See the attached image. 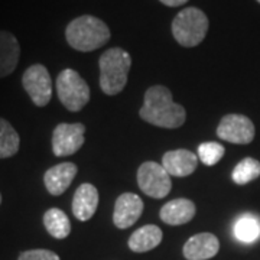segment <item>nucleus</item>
<instances>
[{
	"label": "nucleus",
	"instance_id": "f257e3e1",
	"mask_svg": "<svg viewBox=\"0 0 260 260\" xmlns=\"http://www.w3.org/2000/svg\"><path fill=\"white\" fill-rule=\"evenodd\" d=\"M139 116L142 120L164 129H177L185 123V109L172 100V93L165 85H152L145 93Z\"/></svg>",
	"mask_w": 260,
	"mask_h": 260
},
{
	"label": "nucleus",
	"instance_id": "f03ea898",
	"mask_svg": "<svg viewBox=\"0 0 260 260\" xmlns=\"http://www.w3.org/2000/svg\"><path fill=\"white\" fill-rule=\"evenodd\" d=\"M110 29L102 19L83 15L71 20L65 29L68 45L80 52H91L104 47L110 41Z\"/></svg>",
	"mask_w": 260,
	"mask_h": 260
},
{
	"label": "nucleus",
	"instance_id": "7ed1b4c3",
	"mask_svg": "<svg viewBox=\"0 0 260 260\" xmlns=\"http://www.w3.org/2000/svg\"><path fill=\"white\" fill-rule=\"evenodd\" d=\"M132 67V56L120 47L107 49L99 59L100 87L107 95H116L126 87Z\"/></svg>",
	"mask_w": 260,
	"mask_h": 260
},
{
	"label": "nucleus",
	"instance_id": "20e7f679",
	"mask_svg": "<svg viewBox=\"0 0 260 260\" xmlns=\"http://www.w3.org/2000/svg\"><path fill=\"white\" fill-rule=\"evenodd\" d=\"M172 35L181 47H198L207 37L210 20L198 8L181 10L172 20Z\"/></svg>",
	"mask_w": 260,
	"mask_h": 260
},
{
	"label": "nucleus",
	"instance_id": "39448f33",
	"mask_svg": "<svg viewBox=\"0 0 260 260\" xmlns=\"http://www.w3.org/2000/svg\"><path fill=\"white\" fill-rule=\"evenodd\" d=\"M55 85L59 102L70 112H80L90 102V87L75 70H62L56 77Z\"/></svg>",
	"mask_w": 260,
	"mask_h": 260
},
{
	"label": "nucleus",
	"instance_id": "423d86ee",
	"mask_svg": "<svg viewBox=\"0 0 260 260\" xmlns=\"http://www.w3.org/2000/svg\"><path fill=\"white\" fill-rule=\"evenodd\" d=\"M139 188L149 197L160 200L165 198L172 188L171 175L167 169L156 162H143L138 169Z\"/></svg>",
	"mask_w": 260,
	"mask_h": 260
},
{
	"label": "nucleus",
	"instance_id": "0eeeda50",
	"mask_svg": "<svg viewBox=\"0 0 260 260\" xmlns=\"http://www.w3.org/2000/svg\"><path fill=\"white\" fill-rule=\"evenodd\" d=\"M22 85L37 107H45L52 97V80L47 67L34 64L22 75Z\"/></svg>",
	"mask_w": 260,
	"mask_h": 260
},
{
	"label": "nucleus",
	"instance_id": "6e6552de",
	"mask_svg": "<svg viewBox=\"0 0 260 260\" xmlns=\"http://www.w3.org/2000/svg\"><path fill=\"white\" fill-rule=\"evenodd\" d=\"M83 123H59L52 133V152L58 158L77 153L84 145Z\"/></svg>",
	"mask_w": 260,
	"mask_h": 260
},
{
	"label": "nucleus",
	"instance_id": "1a4fd4ad",
	"mask_svg": "<svg viewBox=\"0 0 260 260\" xmlns=\"http://www.w3.org/2000/svg\"><path fill=\"white\" fill-rule=\"evenodd\" d=\"M254 135L253 121L243 114H225L217 127V136L220 139L236 145H249L254 139Z\"/></svg>",
	"mask_w": 260,
	"mask_h": 260
},
{
	"label": "nucleus",
	"instance_id": "9d476101",
	"mask_svg": "<svg viewBox=\"0 0 260 260\" xmlns=\"http://www.w3.org/2000/svg\"><path fill=\"white\" fill-rule=\"evenodd\" d=\"M143 213V201L133 192L121 194L114 204L113 223L117 229H129L136 223Z\"/></svg>",
	"mask_w": 260,
	"mask_h": 260
},
{
	"label": "nucleus",
	"instance_id": "9b49d317",
	"mask_svg": "<svg viewBox=\"0 0 260 260\" xmlns=\"http://www.w3.org/2000/svg\"><path fill=\"white\" fill-rule=\"evenodd\" d=\"M162 167L171 177H188L198 167V158L188 149L169 150L162 156Z\"/></svg>",
	"mask_w": 260,
	"mask_h": 260
},
{
	"label": "nucleus",
	"instance_id": "f8f14e48",
	"mask_svg": "<svg viewBox=\"0 0 260 260\" xmlns=\"http://www.w3.org/2000/svg\"><path fill=\"white\" fill-rule=\"evenodd\" d=\"M220 250V242L211 233H200L188 239L184 244V257L186 260H208Z\"/></svg>",
	"mask_w": 260,
	"mask_h": 260
},
{
	"label": "nucleus",
	"instance_id": "ddd939ff",
	"mask_svg": "<svg viewBox=\"0 0 260 260\" xmlns=\"http://www.w3.org/2000/svg\"><path fill=\"white\" fill-rule=\"evenodd\" d=\"M78 172V168L73 162H62L55 167L49 168L45 175H44V182L47 186L48 192L51 195L64 194L74 181L75 175Z\"/></svg>",
	"mask_w": 260,
	"mask_h": 260
},
{
	"label": "nucleus",
	"instance_id": "4468645a",
	"mask_svg": "<svg viewBox=\"0 0 260 260\" xmlns=\"http://www.w3.org/2000/svg\"><path fill=\"white\" fill-rule=\"evenodd\" d=\"M99 207V191L91 184H81L73 198V214L80 221H88Z\"/></svg>",
	"mask_w": 260,
	"mask_h": 260
},
{
	"label": "nucleus",
	"instance_id": "2eb2a0df",
	"mask_svg": "<svg viewBox=\"0 0 260 260\" xmlns=\"http://www.w3.org/2000/svg\"><path fill=\"white\" fill-rule=\"evenodd\" d=\"M20 45L18 38L8 30H0V78L10 75L19 64Z\"/></svg>",
	"mask_w": 260,
	"mask_h": 260
},
{
	"label": "nucleus",
	"instance_id": "dca6fc26",
	"mask_svg": "<svg viewBox=\"0 0 260 260\" xmlns=\"http://www.w3.org/2000/svg\"><path fill=\"white\" fill-rule=\"evenodd\" d=\"M195 204L186 198L172 200L160 208V220L169 225H181L189 223L195 215Z\"/></svg>",
	"mask_w": 260,
	"mask_h": 260
},
{
	"label": "nucleus",
	"instance_id": "f3484780",
	"mask_svg": "<svg viewBox=\"0 0 260 260\" xmlns=\"http://www.w3.org/2000/svg\"><path fill=\"white\" fill-rule=\"evenodd\" d=\"M162 230L158 225L148 224L140 227L139 230L133 233L129 239V249L136 253H145L158 247L162 242Z\"/></svg>",
	"mask_w": 260,
	"mask_h": 260
},
{
	"label": "nucleus",
	"instance_id": "a211bd4d",
	"mask_svg": "<svg viewBox=\"0 0 260 260\" xmlns=\"http://www.w3.org/2000/svg\"><path fill=\"white\" fill-rule=\"evenodd\" d=\"M44 225L47 232L58 240H62L71 233V223L68 215L59 208H49L44 214Z\"/></svg>",
	"mask_w": 260,
	"mask_h": 260
},
{
	"label": "nucleus",
	"instance_id": "6ab92c4d",
	"mask_svg": "<svg viewBox=\"0 0 260 260\" xmlns=\"http://www.w3.org/2000/svg\"><path fill=\"white\" fill-rule=\"evenodd\" d=\"M234 236L239 242L254 243L260 239V218L254 214H243L234 223Z\"/></svg>",
	"mask_w": 260,
	"mask_h": 260
},
{
	"label": "nucleus",
	"instance_id": "aec40b11",
	"mask_svg": "<svg viewBox=\"0 0 260 260\" xmlns=\"http://www.w3.org/2000/svg\"><path fill=\"white\" fill-rule=\"evenodd\" d=\"M20 146V138L9 121L0 117V159L16 155Z\"/></svg>",
	"mask_w": 260,
	"mask_h": 260
},
{
	"label": "nucleus",
	"instance_id": "412c9836",
	"mask_svg": "<svg viewBox=\"0 0 260 260\" xmlns=\"http://www.w3.org/2000/svg\"><path fill=\"white\" fill-rule=\"evenodd\" d=\"M260 177V162L254 158H244L233 169L232 178L237 185H246Z\"/></svg>",
	"mask_w": 260,
	"mask_h": 260
},
{
	"label": "nucleus",
	"instance_id": "4be33fe9",
	"mask_svg": "<svg viewBox=\"0 0 260 260\" xmlns=\"http://www.w3.org/2000/svg\"><path fill=\"white\" fill-rule=\"evenodd\" d=\"M224 152H225V149L221 143L205 142L198 146V158L207 167H214L223 159Z\"/></svg>",
	"mask_w": 260,
	"mask_h": 260
},
{
	"label": "nucleus",
	"instance_id": "5701e85b",
	"mask_svg": "<svg viewBox=\"0 0 260 260\" xmlns=\"http://www.w3.org/2000/svg\"><path fill=\"white\" fill-rule=\"evenodd\" d=\"M18 260H61L54 251L47 249H35V250L22 251Z\"/></svg>",
	"mask_w": 260,
	"mask_h": 260
},
{
	"label": "nucleus",
	"instance_id": "b1692460",
	"mask_svg": "<svg viewBox=\"0 0 260 260\" xmlns=\"http://www.w3.org/2000/svg\"><path fill=\"white\" fill-rule=\"evenodd\" d=\"M159 2L165 6H169V8H178V6L185 5L188 0H159Z\"/></svg>",
	"mask_w": 260,
	"mask_h": 260
},
{
	"label": "nucleus",
	"instance_id": "393cba45",
	"mask_svg": "<svg viewBox=\"0 0 260 260\" xmlns=\"http://www.w3.org/2000/svg\"><path fill=\"white\" fill-rule=\"evenodd\" d=\"M0 204H2V194H0Z\"/></svg>",
	"mask_w": 260,
	"mask_h": 260
},
{
	"label": "nucleus",
	"instance_id": "a878e982",
	"mask_svg": "<svg viewBox=\"0 0 260 260\" xmlns=\"http://www.w3.org/2000/svg\"><path fill=\"white\" fill-rule=\"evenodd\" d=\"M256 2H257V3H260V0H256Z\"/></svg>",
	"mask_w": 260,
	"mask_h": 260
}]
</instances>
